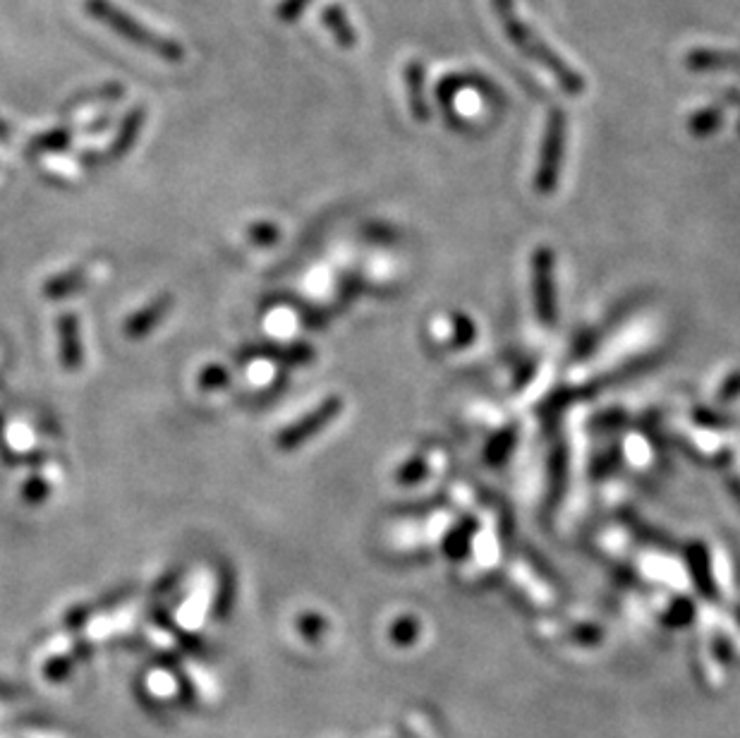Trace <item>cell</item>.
Segmentation results:
<instances>
[{"label":"cell","instance_id":"5","mask_svg":"<svg viewBox=\"0 0 740 738\" xmlns=\"http://www.w3.org/2000/svg\"><path fill=\"white\" fill-rule=\"evenodd\" d=\"M558 151H561V118L554 120V130L549 132L547 151H544V163L542 171H539V180L542 185H554L556 180V168H558Z\"/></svg>","mask_w":740,"mask_h":738},{"label":"cell","instance_id":"9","mask_svg":"<svg viewBox=\"0 0 740 738\" xmlns=\"http://www.w3.org/2000/svg\"><path fill=\"white\" fill-rule=\"evenodd\" d=\"M48 492H51V487H48L41 477H29L27 485L22 489V499L27 501V504H41L48 496Z\"/></svg>","mask_w":740,"mask_h":738},{"label":"cell","instance_id":"13","mask_svg":"<svg viewBox=\"0 0 740 738\" xmlns=\"http://www.w3.org/2000/svg\"><path fill=\"white\" fill-rule=\"evenodd\" d=\"M307 3H309V0H283L278 15H281L283 20H295V17L307 8Z\"/></svg>","mask_w":740,"mask_h":738},{"label":"cell","instance_id":"2","mask_svg":"<svg viewBox=\"0 0 740 738\" xmlns=\"http://www.w3.org/2000/svg\"><path fill=\"white\" fill-rule=\"evenodd\" d=\"M341 401L338 398H329V401H324L319 405L314 413H309L307 417H302V420H297L293 427H288L285 432L281 434V437L276 439V446L281 451H293L297 449V446L302 444V441H307L309 437H314V434L319 432V429H324L326 422H331L333 417L338 415V410H341Z\"/></svg>","mask_w":740,"mask_h":738},{"label":"cell","instance_id":"11","mask_svg":"<svg viewBox=\"0 0 740 738\" xmlns=\"http://www.w3.org/2000/svg\"><path fill=\"white\" fill-rule=\"evenodd\" d=\"M250 238L257 245H274L278 240V228L274 223H254L250 228Z\"/></svg>","mask_w":740,"mask_h":738},{"label":"cell","instance_id":"10","mask_svg":"<svg viewBox=\"0 0 740 738\" xmlns=\"http://www.w3.org/2000/svg\"><path fill=\"white\" fill-rule=\"evenodd\" d=\"M326 22H329V27L336 32L338 41H341L343 46H353V32H350L348 27H345V20L343 15L338 10H326Z\"/></svg>","mask_w":740,"mask_h":738},{"label":"cell","instance_id":"3","mask_svg":"<svg viewBox=\"0 0 740 738\" xmlns=\"http://www.w3.org/2000/svg\"><path fill=\"white\" fill-rule=\"evenodd\" d=\"M58 338H60V362L68 372H75L82 365V341H80V322L72 312L60 314L58 319Z\"/></svg>","mask_w":740,"mask_h":738},{"label":"cell","instance_id":"4","mask_svg":"<svg viewBox=\"0 0 740 738\" xmlns=\"http://www.w3.org/2000/svg\"><path fill=\"white\" fill-rule=\"evenodd\" d=\"M171 305H173L171 295H161V298L151 302L149 307L139 310L135 314V317L127 319V322H125V336L132 338V341H137V338L147 336L149 331L154 329V326L159 324L163 317H166V312L171 310Z\"/></svg>","mask_w":740,"mask_h":738},{"label":"cell","instance_id":"1","mask_svg":"<svg viewBox=\"0 0 740 738\" xmlns=\"http://www.w3.org/2000/svg\"><path fill=\"white\" fill-rule=\"evenodd\" d=\"M84 10L92 17H96L99 22L106 24L108 29H113L115 34H120L123 39L137 44L139 48H147V51L171 60V63H178V60L185 58L183 46H180L178 41L166 39V36L142 27L135 17L127 15V12L120 10L118 5H113L111 0H84Z\"/></svg>","mask_w":740,"mask_h":738},{"label":"cell","instance_id":"12","mask_svg":"<svg viewBox=\"0 0 740 738\" xmlns=\"http://www.w3.org/2000/svg\"><path fill=\"white\" fill-rule=\"evenodd\" d=\"M65 144H68L65 132H51V135H44L39 142L32 144V149H63Z\"/></svg>","mask_w":740,"mask_h":738},{"label":"cell","instance_id":"7","mask_svg":"<svg viewBox=\"0 0 740 738\" xmlns=\"http://www.w3.org/2000/svg\"><path fill=\"white\" fill-rule=\"evenodd\" d=\"M142 116H144L142 108H137V111H132L130 116H127L123 120V127H120L118 139H115V144H113V149H111V154L115 156V159H118V156H123L125 151L130 149L132 144H135V137H137L139 127H142Z\"/></svg>","mask_w":740,"mask_h":738},{"label":"cell","instance_id":"6","mask_svg":"<svg viewBox=\"0 0 740 738\" xmlns=\"http://www.w3.org/2000/svg\"><path fill=\"white\" fill-rule=\"evenodd\" d=\"M82 286H84V271L82 269L68 271V274H60L56 278H51V281H46L44 295L48 300H60V298H68V295L75 293V290H80Z\"/></svg>","mask_w":740,"mask_h":738},{"label":"cell","instance_id":"14","mask_svg":"<svg viewBox=\"0 0 740 738\" xmlns=\"http://www.w3.org/2000/svg\"><path fill=\"white\" fill-rule=\"evenodd\" d=\"M0 432H3V417H0Z\"/></svg>","mask_w":740,"mask_h":738},{"label":"cell","instance_id":"8","mask_svg":"<svg viewBox=\"0 0 740 738\" xmlns=\"http://www.w3.org/2000/svg\"><path fill=\"white\" fill-rule=\"evenodd\" d=\"M228 381H230V374L226 372V369L218 367V365L206 367L204 372L199 374V386H202L204 391L221 389V386H228Z\"/></svg>","mask_w":740,"mask_h":738}]
</instances>
